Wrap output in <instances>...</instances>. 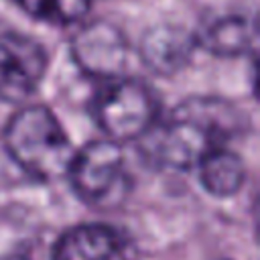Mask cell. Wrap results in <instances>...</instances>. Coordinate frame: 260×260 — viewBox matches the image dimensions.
<instances>
[{
	"mask_svg": "<svg viewBox=\"0 0 260 260\" xmlns=\"http://www.w3.org/2000/svg\"><path fill=\"white\" fill-rule=\"evenodd\" d=\"M197 169L203 189L213 197H232L244 185V160L238 152L230 150L228 146L215 148L205 154Z\"/></svg>",
	"mask_w": 260,
	"mask_h": 260,
	"instance_id": "obj_9",
	"label": "cell"
},
{
	"mask_svg": "<svg viewBox=\"0 0 260 260\" xmlns=\"http://www.w3.org/2000/svg\"><path fill=\"white\" fill-rule=\"evenodd\" d=\"M124 238L104 223H81L67 230L55 244L51 260H116Z\"/></svg>",
	"mask_w": 260,
	"mask_h": 260,
	"instance_id": "obj_7",
	"label": "cell"
},
{
	"mask_svg": "<svg viewBox=\"0 0 260 260\" xmlns=\"http://www.w3.org/2000/svg\"><path fill=\"white\" fill-rule=\"evenodd\" d=\"M67 177L85 203L108 209L120 205L130 191L124 150L114 140H93L73 154Z\"/></svg>",
	"mask_w": 260,
	"mask_h": 260,
	"instance_id": "obj_4",
	"label": "cell"
},
{
	"mask_svg": "<svg viewBox=\"0 0 260 260\" xmlns=\"http://www.w3.org/2000/svg\"><path fill=\"white\" fill-rule=\"evenodd\" d=\"M24 12L49 24H71L89 10V0H18Z\"/></svg>",
	"mask_w": 260,
	"mask_h": 260,
	"instance_id": "obj_11",
	"label": "cell"
},
{
	"mask_svg": "<svg viewBox=\"0 0 260 260\" xmlns=\"http://www.w3.org/2000/svg\"><path fill=\"white\" fill-rule=\"evenodd\" d=\"M73 59L89 75L100 79L120 77L128 59L124 35L108 22H93L81 28L73 39Z\"/></svg>",
	"mask_w": 260,
	"mask_h": 260,
	"instance_id": "obj_6",
	"label": "cell"
},
{
	"mask_svg": "<svg viewBox=\"0 0 260 260\" xmlns=\"http://www.w3.org/2000/svg\"><path fill=\"white\" fill-rule=\"evenodd\" d=\"M91 114L110 140H132L158 122V100L142 81L114 77L106 79L93 95Z\"/></svg>",
	"mask_w": 260,
	"mask_h": 260,
	"instance_id": "obj_3",
	"label": "cell"
},
{
	"mask_svg": "<svg viewBox=\"0 0 260 260\" xmlns=\"http://www.w3.org/2000/svg\"><path fill=\"white\" fill-rule=\"evenodd\" d=\"M47 71V53L20 32L0 35V100L20 102L30 95Z\"/></svg>",
	"mask_w": 260,
	"mask_h": 260,
	"instance_id": "obj_5",
	"label": "cell"
},
{
	"mask_svg": "<svg viewBox=\"0 0 260 260\" xmlns=\"http://www.w3.org/2000/svg\"><path fill=\"white\" fill-rule=\"evenodd\" d=\"M195 45V37H191L185 28L160 24L144 35L140 45V57L152 71L160 75H171L189 63Z\"/></svg>",
	"mask_w": 260,
	"mask_h": 260,
	"instance_id": "obj_8",
	"label": "cell"
},
{
	"mask_svg": "<svg viewBox=\"0 0 260 260\" xmlns=\"http://www.w3.org/2000/svg\"><path fill=\"white\" fill-rule=\"evenodd\" d=\"M0 260H28V258H24L20 254H6V256H0Z\"/></svg>",
	"mask_w": 260,
	"mask_h": 260,
	"instance_id": "obj_12",
	"label": "cell"
},
{
	"mask_svg": "<svg viewBox=\"0 0 260 260\" xmlns=\"http://www.w3.org/2000/svg\"><path fill=\"white\" fill-rule=\"evenodd\" d=\"M246 126L244 114L221 98H189L152 128V156L171 169H193L205 154L228 146Z\"/></svg>",
	"mask_w": 260,
	"mask_h": 260,
	"instance_id": "obj_1",
	"label": "cell"
},
{
	"mask_svg": "<svg viewBox=\"0 0 260 260\" xmlns=\"http://www.w3.org/2000/svg\"><path fill=\"white\" fill-rule=\"evenodd\" d=\"M195 43L213 55L236 57L248 51L252 43V28L244 18L230 16L209 24Z\"/></svg>",
	"mask_w": 260,
	"mask_h": 260,
	"instance_id": "obj_10",
	"label": "cell"
},
{
	"mask_svg": "<svg viewBox=\"0 0 260 260\" xmlns=\"http://www.w3.org/2000/svg\"><path fill=\"white\" fill-rule=\"evenodd\" d=\"M4 146L24 173L41 181L65 177L75 154L57 116L45 106L18 110L4 128Z\"/></svg>",
	"mask_w": 260,
	"mask_h": 260,
	"instance_id": "obj_2",
	"label": "cell"
}]
</instances>
